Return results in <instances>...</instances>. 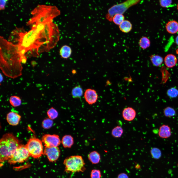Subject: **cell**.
Here are the masks:
<instances>
[{"mask_svg":"<svg viewBox=\"0 0 178 178\" xmlns=\"http://www.w3.org/2000/svg\"><path fill=\"white\" fill-rule=\"evenodd\" d=\"M41 31L32 27L27 32L23 28H16L11 33L9 41L18 47L22 55H24L28 51L38 54L39 48L42 46L44 47L45 45Z\"/></svg>","mask_w":178,"mask_h":178,"instance_id":"6da1fadb","label":"cell"},{"mask_svg":"<svg viewBox=\"0 0 178 178\" xmlns=\"http://www.w3.org/2000/svg\"><path fill=\"white\" fill-rule=\"evenodd\" d=\"M60 11L56 6L38 5L31 12L32 17L26 25L31 27L38 23L45 24L53 22V19L60 14Z\"/></svg>","mask_w":178,"mask_h":178,"instance_id":"7a4b0ae2","label":"cell"},{"mask_svg":"<svg viewBox=\"0 0 178 178\" xmlns=\"http://www.w3.org/2000/svg\"><path fill=\"white\" fill-rule=\"evenodd\" d=\"M20 145L18 139L13 134L8 133L4 134L0 140V162L9 160Z\"/></svg>","mask_w":178,"mask_h":178,"instance_id":"3957f363","label":"cell"},{"mask_svg":"<svg viewBox=\"0 0 178 178\" xmlns=\"http://www.w3.org/2000/svg\"><path fill=\"white\" fill-rule=\"evenodd\" d=\"M44 32L46 41L45 50L48 51L54 47L59 41L60 31L57 25L52 22L45 24Z\"/></svg>","mask_w":178,"mask_h":178,"instance_id":"277c9868","label":"cell"},{"mask_svg":"<svg viewBox=\"0 0 178 178\" xmlns=\"http://www.w3.org/2000/svg\"><path fill=\"white\" fill-rule=\"evenodd\" d=\"M63 163L65 171L67 173L83 172L85 170V163L82 157L80 156L68 157L64 160Z\"/></svg>","mask_w":178,"mask_h":178,"instance_id":"5b68a950","label":"cell"},{"mask_svg":"<svg viewBox=\"0 0 178 178\" xmlns=\"http://www.w3.org/2000/svg\"><path fill=\"white\" fill-rule=\"evenodd\" d=\"M140 0H128L122 3L114 5L110 8L106 17L110 21H112L113 17L117 14H123L129 8L138 3Z\"/></svg>","mask_w":178,"mask_h":178,"instance_id":"8992f818","label":"cell"},{"mask_svg":"<svg viewBox=\"0 0 178 178\" xmlns=\"http://www.w3.org/2000/svg\"><path fill=\"white\" fill-rule=\"evenodd\" d=\"M30 156L38 158L44 154L42 142L38 138H30L25 145Z\"/></svg>","mask_w":178,"mask_h":178,"instance_id":"52a82bcc","label":"cell"},{"mask_svg":"<svg viewBox=\"0 0 178 178\" xmlns=\"http://www.w3.org/2000/svg\"><path fill=\"white\" fill-rule=\"evenodd\" d=\"M29 156L25 146L20 144L16 149L8 162L10 164L22 163L26 160Z\"/></svg>","mask_w":178,"mask_h":178,"instance_id":"ba28073f","label":"cell"},{"mask_svg":"<svg viewBox=\"0 0 178 178\" xmlns=\"http://www.w3.org/2000/svg\"><path fill=\"white\" fill-rule=\"evenodd\" d=\"M42 141L46 147H58L61 143L59 136L55 134H45L42 136Z\"/></svg>","mask_w":178,"mask_h":178,"instance_id":"9c48e42d","label":"cell"},{"mask_svg":"<svg viewBox=\"0 0 178 178\" xmlns=\"http://www.w3.org/2000/svg\"><path fill=\"white\" fill-rule=\"evenodd\" d=\"M60 153V150L58 147H45L44 151V154L46 156L49 161L51 162L57 160Z\"/></svg>","mask_w":178,"mask_h":178,"instance_id":"30bf717a","label":"cell"},{"mask_svg":"<svg viewBox=\"0 0 178 178\" xmlns=\"http://www.w3.org/2000/svg\"><path fill=\"white\" fill-rule=\"evenodd\" d=\"M84 97L88 104L92 105L96 102L98 99V95L95 90L89 88L85 90L84 94Z\"/></svg>","mask_w":178,"mask_h":178,"instance_id":"8fae6325","label":"cell"},{"mask_svg":"<svg viewBox=\"0 0 178 178\" xmlns=\"http://www.w3.org/2000/svg\"><path fill=\"white\" fill-rule=\"evenodd\" d=\"M123 118L127 121H131L133 120L136 117V112L133 108L128 107L124 108L122 113Z\"/></svg>","mask_w":178,"mask_h":178,"instance_id":"7c38bea8","label":"cell"},{"mask_svg":"<svg viewBox=\"0 0 178 178\" xmlns=\"http://www.w3.org/2000/svg\"><path fill=\"white\" fill-rule=\"evenodd\" d=\"M21 118V116L19 114L15 112L11 111L7 114L6 119L9 124L15 126L18 124Z\"/></svg>","mask_w":178,"mask_h":178,"instance_id":"4fadbf2b","label":"cell"},{"mask_svg":"<svg viewBox=\"0 0 178 178\" xmlns=\"http://www.w3.org/2000/svg\"><path fill=\"white\" fill-rule=\"evenodd\" d=\"M171 135V129L168 125L164 124L160 126L158 131V135L160 138H167Z\"/></svg>","mask_w":178,"mask_h":178,"instance_id":"5bb4252c","label":"cell"},{"mask_svg":"<svg viewBox=\"0 0 178 178\" xmlns=\"http://www.w3.org/2000/svg\"><path fill=\"white\" fill-rule=\"evenodd\" d=\"M165 28L167 31L170 34H175L178 32V22L175 20L168 21Z\"/></svg>","mask_w":178,"mask_h":178,"instance_id":"9a60e30c","label":"cell"},{"mask_svg":"<svg viewBox=\"0 0 178 178\" xmlns=\"http://www.w3.org/2000/svg\"><path fill=\"white\" fill-rule=\"evenodd\" d=\"M177 61L176 56L172 54L167 55L165 57L164 62L165 65L168 67L172 68L176 65Z\"/></svg>","mask_w":178,"mask_h":178,"instance_id":"2e32d148","label":"cell"},{"mask_svg":"<svg viewBox=\"0 0 178 178\" xmlns=\"http://www.w3.org/2000/svg\"><path fill=\"white\" fill-rule=\"evenodd\" d=\"M72 50L71 47L67 45L62 46L60 49L59 54L61 57L64 59H67L71 56Z\"/></svg>","mask_w":178,"mask_h":178,"instance_id":"e0dca14e","label":"cell"},{"mask_svg":"<svg viewBox=\"0 0 178 178\" xmlns=\"http://www.w3.org/2000/svg\"><path fill=\"white\" fill-rule=\"evenodd\" d=\"M61 142L64 147L70 148L73 144V138L70 135H66L62 137Z\"/></svg>","mask_w":178,"mask_h":178,"instance_id":"ac0fdd59","label":"cell"},{"mask_svg":"<svg viewBox=\"0 0 178 178\" xmlns=\"http://www.w3.org/2000/svg\"><path fill=\"white\" fill-rule=\"evenodd\" d=\"M120 30L124 33H128L130 31L132 28L131 22L128 20H124L119 25Z\"/></svg>","mask_w":178,"mask_h":178,"instance_id":"d6986e66","label":"cell"},{"mask_svg":"<svg viewBox=\"0 0 178 178\" xmlns=\"http://www.w3.org/2000/svg\"><path fill=\"white\" fill-rule=\"evenodd\" d=\"M89 160L93 164H96L99 163L100 160V156L99 153L95 151L90 153L88 155Z\"/></svg>","mask_w":178,"mask_h":178,"instance_id":"ffe728a7","label":"cell"},{"mask_svg":"<svg viewBox=\"0 0 178 178\" xmlns=\"http://www.w3.org/2000/svg\"><path fill=\"white\" fill-rule=\"evenodd\" d=\"M83 90L81 87L77 86L74 87L71 91L72 97L75 98H78L81 97L83 94Z\"/></svg>","mask_w":178,"mask_h":178,"instance_id":"44dd1931","label":"cell"},{"mask_svg":"<svg viewBox=\"0 0 178 178\" xmlns=\"http://www.w3.org/2000/svg\"><path fill=\"white\" fill-rule=\"evenodd\" d=\"M150 41L149 39L146 36L141 37L138 42L139 46L143 49H146L149 47L150 45Z\"/></svg>","mask_w":178,"mask_h":178,"instance_id":"7402d4cb","label":"cell"},{"mask_svg":"<svg viewBox=\"0 0 178 178\" xmlns=\"http://www.w3.org/2000/svg\"><path fill=\"white\" fill-rule=\"evenodd\" d=\"M150 60L153 65L156 67L159 66L162 63L163 59L161 56L156 55H153L150 57Z\"/></svg>","mask_w":178,"mask_h":178,"instance_id":"603a6c76","label":"cell"},{"mask_svg":"<svg viewBox=\"0 0 178 178\" xmlns=\"http://www.w3.org/2000/svg\"><path fill=\"white\" fill-rule=\"evenodd\" d=\"M123 130L120 126H117L112 130L111 134L112 136L115 138L121 137L123 133Z\"/></svg>","mask_w":178,"mask_h":178,"instance_id":"cb8c5ba5","label":"cell"},{"mask_svg":"<svg viewBox=\"0 0 178 178\" xmlns=\"http://www.w3.org/2000/svg\"><path fill=\"white\" fill-rule=\"evenodd\" d=\"M125 17L123 14H117L112 17V21L116 25H119L124 20Z\"/></svg>","mask_w":178,"mask_h":178,"instance_id":"d4e9b609","label":"cell"},{"mask_svg":"<svg viewBox=\"0 0 178 178\" xmlns=\"http://www.w3.org/2000/svg\"><path fill=\"white\" fill-rule=\"evenodd\" d=\"M9 101L10 104L14 107H17L20 106L22 103L20 98L16 96H11L10 98Z\"/></svg>","mask_w":178,"mask_h":178,"instance_id":"484cf974","label":"cell"},{"mask_svg":"<svg viewBox=\"0 0 178 178\" xmlns=\"http://www.w3.org/2000/svg\"><path fill=\"white\" fill-rule=\"evenodd\" d=\"M163 113L165 116L170 117L175 116L176 112L174 109L171 107H168L164 109Z\"/></svg>","mask_w":178,"mask_h":178,"instance_id":"4316f807","label":"cell"},{"mask_svg":"<svg viewBox=\"0 0 178 178\" xmlns=\"http://www.w3.org/2000/svg\"><path fill=\"white\" fill-rule=\"evenodd\" d=\"M47 114L49 118L52 120L56 118L58 115L57 111L53 107L48 110L47 112Z\"/></svg>","mask_w":178,"mask_h":178,"instance_id":"83f0119b","label":"cell"},{"mask_svg":"<svg viewBox=\"0 0 178 178\" xmlns=\"http://www.w3.org/2000/svg\"><path fill=\"white\" fill-rule=\"evenodd\" d=\"M53 122L52 120L49 118H46L44 119L42 122V126L44 129H48L52 126Z\"/></svg>","mask_w":178,"mask_h":178,"instance_id":"f1b7e54d","label":"cell"},{"mask_svg":"<svg viewBox=\"0 0 178 178\" xmlns=\"http://www.w3.org/2000/svg\"><path fill=\"white\" fill-rule=\"evenodd\" d=\"M172 2V1L171 0H161L159 1L161 6L165 8L170 7L171 5Z\"/></svg>","mask_w":178,"mask_h":178,"instance_id":"f546056e","label":"cell"},{"mask_svg":"<svg viewBox=\"0 0 178 178\" xmlns=\"http://www.w3.org/2000/svg\"><path fill=\"white\" fill-rule=\"evenodd\" d=\"M90 177V178H101L100 171L97 169L92 170L91 172Z\"/></svg>","mask_w":178,"mask_h":178,"instance_id":"4dcf8cb0","label":"cell"},{"mask_svg":"<svg viewBox=\"0 0 178 178\" xmlns=\"http://www.w3.org/2000/svg\"><path fill=\"white\" fill-rule=\"evenodd\" d=\"M168 95L170 97L174 98L178 95V90L175 88H172L169 89L167 92Z\"/></svg>","mask_w":178,"mask_h":178,"instance_id":"1f68e13d","label":"cell"},{"mask_svg":"<svg viewBox=\"0 0 178 178\" xmlns=\"http://www.w3.org/2000/svg\"><path fill=\"white\" fill-rule=\"evenodd\" d=\"M160 150L156 148H152L151 150V153L152 156L154 157H156V155H159L160 154Z\"/></svg>","mask_w":178,"mask_h":178,"instance_id":"d6a6232c","label":"cell"},{"mask_svg":"<svg viewBox=\"0 0 178 178\" xmlns=\"http://www.w3.org/2000/svg\"><path fill=\"white\" fill-rule=\"evenodd\" d=\"M7 0H0V10H4Z\"/></svg>","mask_w":178,"mask_h":178,"instance_id":"836d02e7","label":"cell"},{"mask_svg":"<svg viewBox=\"0 0 178 178\" xmlns=\"http://www.w3.org/2000/svg\"><path fill=\"white\" fill-rule=\"evenodd\" d=\"M20 62L22 64H25L27 62V58L25 55L22 56L21 57L20 59Z\"/></svg>","mask_w":178,"mask_h":178,"instance_id":"e575fe53","label":"cell"},{"mask_svg":"<svg viewBox=\"0 0 178 178\" xmlns=\"http://www.w3.org/2000/svg\"><path fill=\"white\" fill-rule=\"evenodd\" d=\"M117 178H129V177L126 174L122 173L118 175Z\"/></svg>","mask_w":178,"mask_h":178,"instance_id":"d590c367","label":"cell"},{"mask_svg":"<svg viewBox=\"0 0 178 178\" xmlns=\"http://www.w3.org/2000/svg\"><path fill=\"white\" fill-rule=\"evenodd\" d=\"M31 64L33 67H34L36 66L37 63L36 61L33 60L31 62Z\"/></svg>","mask_w":178,"mask_h":178,"instance_id":"8d00e7d4","label":"cell"},{"mask_svg":"<svg viewBox=\"0 0 178 178\" xmlns=\"http://www.w3.org/2000/svg\"><path fill=\"white\" fill-rule=\"evenodd\" d=\"M3 80V75L1 73H0V85H1V83L2 82Z\"/></svg>","mask_w":178,"mask_h":178,"instance_id":"74e56055","label":"cell"},{"mask_svg":"<svg viewBox=\"0 0 178 178\" xmlns=\"http://www.w3.org/2000/svg\"><path fill=\"white\" fill-rule=\"evenodd\" d=\"M175 42L176 44L178 45V35L176 38Z\"/></svg>","mask_w":178,"mask_h":178,"instance_id":"f35d334b","label":"cell"},{"mask_svg":"<svg viewBox=\"0 0 178 178\" xmlns=\"http://www.w3.org/2000/svg\"><path fill=\"white\" fill-rule=\"evenodd\" d=\"M176 52L177 54L178 55V48L176 49Z\"/></svg>","mask_w":178,"mask_h":178,"instance_id":"ab89813d","label":"cell"},{"mask_svg":"<svg viewBox=\"0 0 178 178\" xmlns=\"http://www.w3.org/2000/svg\"><path fill=\"white\" fill-rule=\"evenodd\" d=\"M177 9L178 10V4L177 5Z\"/></svg>","mask_w":178,"mask_h":178,"instance_id":"60d3db41","label":"cell"}]
</instances>
